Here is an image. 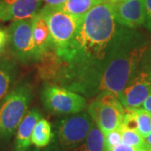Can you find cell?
<instances>
[{"label": "cell", "mask_w": 151, "mask_h": 151, "mask_svg": "<svg viewBox=\"0 0 151 151\" xmlns=\"http://www.w3.org/2000/svg\"><path fill=\"white\" fill-rule=\"evenodd\" d=\"M114 19L119 25L137 29L144 25L145 13L144 0H129L113 4Z\"/></svg>", "instance_id": "9c48e42d"}, {"label": "cell", "mask_w": 151, "mask_h": 151, "mask_svg": "<svg viewBox=\"0 0 151 151\" xmlns=\"http://www.w3.org/2000/svg\"><path fill=\"white\" fill-rule=\"evenodd\" d=\"M87 111L93 123L104 135L119 129L123 123L124 107L113 93L105 92L96 96Z\"/></svg>", "instance_id": "5b68a950"}, {"label": "cell", "mask_w": 151, "mask_h": 151, "mask_svg": "<svg viewBox=\"0 0 151 151\" xmlns=\"http://www.w3.org/2000/svg\"><path fill=\"white\" fill-rule=\"evenodd\" d=\"M135 151H150V149L147 147V146H143V147H140V148H137Z\"/></svg>", "instance_id": "484cf974"}, {"label": "cell", "mask_w": 151, "mask_h": 151, "mask_svg": "<svg viewBox=\"0 0 151 151\" xmlns=\"http://www.w3.org/2000/svg\"><path fill=\"white\" fill-rule=\"evenodd\" d=\"M32 98V87L26 83L17 86L4 98L0 105L1 139H8L15 133L28 113Z\"/></svg>", "instance_id": "7a4b0ae2"}, {"label": "cell", "mask_w": 151, "mask_h": 151, "mask_svg": "<svg viewBox=\"0 0 151 151\" xmlns=\"http://www.w3.org/2000/svg\"><path fill=\"white\" fill-rule=\"evenodd\" d=\"M67 0H42L45 5L52 6V7H60L62 6Z\"/></svg>", "instance_id": "603a6c76"}, {"label": "cell", "mask_w": 151, "mask_h": 151, "mask_svg": "<svg viewBox=\"0 0 151 151\" xmlns=\"http://www.w3.org/2000/svg\"><path fill=\"white\" fill-rule=\"evenodd\" d=\"M38 151H40V150H38ZM42 151H49V150H42Z\"/></svg>", "instance_id": "83f0119b"}, {"label": "cell", "mask_w": 151, "mask_h": 151, "mask_svg": "<svg viewBox=\"0 0 151 151\" xmlns=\"http://www.w3.org/2000/svg\"><path fill=\"white\" fill-rule=\"evenodd\" d=\"M60 8L61 6L52 7L45 5L38 12L48 22L52 50L57 57L65 52L72 41L82 19L66 13Z\"/></svg>", "instance_id": "3957f363"}, {"label": "cell", "mask_w": 151, "mask_h": 151, "mask_svg": "<svg viewBox=\"0 0 151 151\" xmlns=\"http://www.w3.org/2000/svg\"><path fill=\"white\" fill-rule=\"evenodd\" d=\"M18 67L13 60L0 57V102L10 92L11 87L16 80Z\"/></svg>", "instance_id": "4fadbf2b"}, {"label": "cell", "mask_w": 151, "mask_h": 151, "mask_svg": "<svg viewBox=\"0 0 151 151\" xmlns=\"http://www.w3.org/2000/svg\"><path fill=\"white\" fill-rule=\"evenodd\" d=\"M142 107H143V108H145L146 110L151 112V94L147 97V99L145 101V103H143Z\"/></svg>", "instance_id": "cb8c5ba5"}, {"label": "cell", "mask_w": 151, "mask_h": 151, "mask_svg": "<svg viewBox=\"0 0 151 151\" xmlns=\"http://www.w3.org/2000/svg\"><path fill=\"white\" fill-rule=\"evenodd\" d=\"M93 124L88 113L81 112L72 114L60 123L57 131L59 143L64 147L79 145L86 139Z\"/></svg>", "instance_id": "ba28073f"}, {"label": "cell", "mask_w": 151, "mask_h": 151, "mask_svg": "<svg viewBox=\"0 0 151 151\" xmlns=\"http://www.w3.org/2000/svg\"><path fill=\"white\" fill-rule=\"evenodd\" d=\"M135 150H136V148L134 147L125 145L121 142L118 145L114 146L113 149H111L110 151H135Z\"/></svg>", "instance_id": "7402d4cb"}, {"label": "cell", "mask_w": 151, "mask_h": 151, "mask_svg": "<svg viewBox=\"0 0 151 151\" xmlns=\"http://www.w3.org/2000/svg\"><path fill=\"white\" fill-rule=\"evenodd\" d=\"M134 109L138 125L137 131L144 138H146L151 133V112L145 108H136Z\"/></svg>", "instance_id": "e0dca14e"}, {"label": "cell", "mask_w": 151, "mask_h": 151, "mask_svg": "<svg viewBox=\"0 0 151 151\" xmlns=\"http://www.w3.org/2000/svg\"><path fill=\"white\" fill-rule=\"evenodd\" d=\"M53 138L51 125L46 119H40L33 130L31 143L37 148H44L50 143Z\"/></svg>", "instance_id": "2e32d148"}, {"label": "cell", "mask_w": 151, "mask_h": 151, "mask_svg": "<svg viewBox=\"0 0 151 151\" xmlns=\"http://www.w3.org/2000/svg\"><path fill=\"white\" fill-rule=\"evenodd\" d=\"M108 0H67L60 9L74 16L83 18L94 7Z\"/></svg>", "instance_id": "9a60e30c"}, {"label": "cell", "mask_w": 151, "mask_h": 151, "mask_svg": "<svg viewBox=\"0 0 151 151\" xmlns=\"http://www.w3.org/2000/svg\"><path fill=\"white\" fill-rule=\"evenodd\" d=\"M45 108L55 114H76L86 107V100L82 95L57 84L46 82L41 92Z\"/></svg>", "instance_id": "8992f818"}, {"label": "cell", "mask_w": 151, "mask_h": 151, "mask_svg": "<svg viewBox=\"0 0 151 151\" xmlns=\"http://www.w3.org/2000/svg\"><path fill=\"white\" fill-rule=\"evenodd\" d=\"M147 38L114 19L113 4L103 2L81 19L65 52L51 49L39 62L40 77L85 97L119 95L150 49Z\"/></svg>", "instance_id": "6da1fadb"}, {"label": "cell", "mask_w": 151, "mask_h": 151, "mask_svg": "<svg viewBox=\"0 0 151 151\" xmlns=\"http://www.w3.org/2000/svg\"><path fill=\"white\" fill-rule=\"evenodd\" d=\"M109 2H111L112 4L115 3H121V2H125V1H129V0H108Z\"/></svg>", "instance_id": "4316f807"}, {"label": "cell", "mask_w": 151, "mask_h": 151, "mask_svg": "<svg viewBox=\"0 0 151 151\" xmlns=\"http://www.w3.org/2000/svg\"><path fill=\"white\" fill-rule=\"evenodd\" d=\"M150 94L151 47H150L119 95V100L124 108H140Z\"/></svg>", "instance_id": "277c9868"}, {"label": "cell", "mask_w": 151, "mask_h": 151, "mask_svg": "<svg viewBox=\"0 0 151 151\" xmlns=\"http://www.w3.org/2000/svg\"><path fill=\"white\" fill-rule=\"evenodd\" d=\"M121 128L122 131V143L125 145L134 147V148H140L145 146V138L136 130L129 129L126 128Z\"/></svg>", "instance_id": "ac0fdd59"}, {"label": "cell", "mask_w": 151, "mask_h": 151, "mask_svg": "<svg viewBox=\"0 0 151 151\" xmlns=\"http://www.w3.org/2000/svg\"><path fill=\"white\" fill-rule=\"evenodd\" d=\"M41 119V114L36 108L28 111L19 125L15 138V148L18 151H24L31 145V137L35 124Z\"/></svg>", "instance_id": "7c38bea8"}, {"label": "cell", "mask_w": 151, "mask_h": 151, "mask_svg": "<svg viewBox=\"0 0 151 151\" xmlns=\"http://www.w3.org/2000/svg\"><path fill=\"white\" fill-rule=\"evenodd\" d=\"M145 19L144 25L151 33V0H144Z\"/></svg>", "instance_id": "ffe728a7"}, {"label": "cell", "mask_w": 151, "mask_h": 151, "mask_svg": "<svg viewBox=\"0 0 151 151\" xmlns=\"http://www.w3.org/2000/svg\"><path fill=\"white\" fill-rule=\"evenodd\" d=\"M7 30L13 55L23 64L36 62L32 18L13 21Z\"/></svg>", "instance_id": "52a82bcc"}, {"label": "cell", "mask_w": 151, "mask_h": 151, "mask_svg": "<svg viewBox=\"0 0 151 151\" xmlns=\"http://www.w3.org/2000/svg\"><path fill=\"white\" fill-rule=\"evenodd\" d=\"M33 40L36 61H40L52 49L51 36L46 19L37 13L32 17Z\"/></svg>", "instance_id": "8fae6325"}, {"label": "cell", "mask_w": 151, "mask_h": 151, "mask_svg": "<svg viewBox=\"0 0 151 151\" xmlns=\"http://www.w3.org/2000/svg\"><path fill=\"white\" fill-rule=\"evenodd\" d=\"M150 151H151V149H150Z\"/></svg>", "instance_id": "f1b7e54d"}, {"label": "cell", "mask_w": 151, "mask_h": 151, "mask_svg": "<svg viewBox=\"0 0 151 151\" xmlns=\"http://www.w3.org/2000/svg\"><path fill=\"white\" fill-rule=\"evenodd\" d=\"M73 151H105L103 133L94 124L86 139L80 145L76 146Z\"/></svg>", "instance_id": "5bb4252c"}, {"label": "cell", "mask_w": 151, "mask_h": 151, "mask_svg": "<svg viewBox=\"0 0 151 151\" xmlns=\"http://www.w3.org/2000/svg\"><path fill=\"white\" fill-rule=\"evenodd\" d=\"M42 3V0H0V22L32 18Z\"/></svg>", "instance_id": "30bf717a"}, {"label": "cell", "mask_w": 151, "mask_h": 151, "mask_svg": "<svg viewBox=\"0 0 151 151\" xmlns=\"http://www.w3.org/2000/svg\"><path fill=\"white\" fill-rule=\"evenodd\" d=\"M122 142V131L121 128L113 130L104 135L105 151H110L114 146L118 145Z\"/></svg>", "instance_id": "d6986e66"}, {"label": "cell", "mask_w": 151, "mask_h": 151, "mask_svg": "<svg viewBox=\"0 0 151 151\" xmlns=\"http://www.w3.org/2000/svg\"><path fill=\"white\" fill-rule=\"evenodd\" d=\"M145 145L149 149H151V133L146 138H145Z\"/></svg>", "instance_id": "d4e9b609"}, {"label": "cell", "mask_w": 151, "mask_h": 151, "mask_svg": "<svg viewBox=\"0 0 151 151\" xmlns=\"http://www.w3.org/2000/svg\"><path fill=\"white\" fill-rule=\"evenodd\" d=\"M9 44V34L8 30L0 28V57L5 51L7 45Z\"/></svg>", "instance_id": "44dd1931"}]
</instances>
